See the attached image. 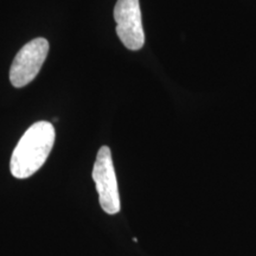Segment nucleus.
Instances as JSON below:
<instances>
[{"instance_id": "7ed1b4c3", "label": "nucleus", "mask_w": 256, "mask_h": 256, "mask_svg": "<svg viewBox=\"0 0 256 256\" xmlns=\"http://www.w3.org/2000/svg\"><path fill=\"white\" fill-rule=\"evenodd\" d=\"M48 52L49 42L46 38H36L25 44L16 55L10 69V80L12 84L22 88L34 81L46 60Z\"/></svg>"}, {"instance_id": "20e7f679", "label": "nucleus", "mask_w": 256, "mask_h": 256, "mask_svg": "<svg viewBox=\"0 0 256 256\" xmlns=\"http://www.w3.org/2000/svg\"><path fill=\"white\" fill-rule=\"evenodd\" d=\"M116 34L127 49L140 50L145 44L139 0H118L114 8Z\"/></svg>"}, {"instance_id": "f257e3e1", "label": "nucleus", "mask_w": 256, "mask_h": 256, "mask_svg": "<svg viewBox=\"0 0 256 256\" xmlns=\"http://www.w3.org/2000/svg\"><path fill=\"white\" fill-rule=\"evenodd\" d=\"M56 132L48 121H40L28 128L19 140L12 153L10 170L14 178L31 177L46 162L54 144Z\"/></svg>"}, {"instance_id": "f03ea898", "label": "nucleus", "mask_w": 256, "mask_h": 256, "mask_svg": "<svg viewBox=\"0 0 256 256\" xmlns=\"http://www.w3.org/2000/svg\"><path fill=\"white\" fill-rule=\"evenodd\" d=\"M92 176L96 185L102 210L108 215H115L119 212L121 209L119 186L112 152L108 146H102L98 150Z\"/></svg>"}]
</instances>
